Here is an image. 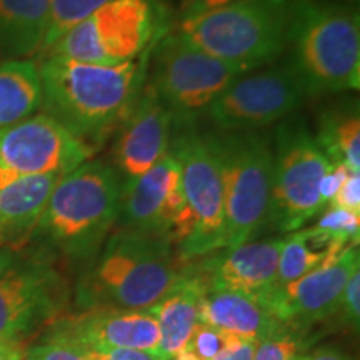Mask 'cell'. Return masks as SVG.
Segmentation results:
<instances>
[{
    "mask_svg": "<svg viewBox=\"0 0 360 360\" xmlns=\"http://www.w3.org/2000/svg\"><path fill=\"white\" fill-rule=\"evenodd\" d=\"M154 47L122 65L84 64L60 56L37 58L40 109L97 150L98 142L119 129L142 94Z\"/></svg>",
    "mask_w": 360,
    "mask_h": 360,
    "instance_id": "6da1fadb",
    "label": "cell"
},
{
    "mask_svg": "<svg viewBox=\"0 0 360 360\" xmlns=\"http://www.w3.org/2000/svg\"><path fill=\"white\" fill-rule=\"evenodd\" d=\"M122 188L114 165L84 162L53 187L30 242L52 257L90 264L114 232Z\"/></svg>",
    "mask_w": 360,
    "mask_h": 360,
    "instance_id": "7a4b0ae2",
    "label": "cell"
},
{
    "mask_svg": "<svg viewBox=\"0 0 360 360\" xmlns=\"http://www.w3.org/2000/svg\"><path fill=\"white\" fill-rule=\"evenodd\" d=\"M174 245L162 237L117 229L77 283L82 310L148 309L160 300L184 270Z\"/></svg>",
    "mask_w": 360,
    "mask_h": 360,
    "instance_id": "3957f363",
    "label": "cell"
},
{
    "mask_svg": "<svg viewBox=\"0 0 360 360\" xmlns=\"http://www.w3.org/2000/svg\"><path fill=\"white\" fill-rule=\"evenodd\" d=\"M290 60L310 97L360 87V20L355 8L299 0L289 8Z\"/></svg>",
    "mask_w": 360,
    "mask_h": 360,
    "instance_id": "277c9868",
    "label": "cell"
},
{
    "mask_svg": "<svg viewBox=\"0 0 360 360\" xmlns=\"http://www.w3.org/2000/svg\"><path fill=\"white\" fill-rule=\"evenodd\" d=\"M177 34L200 51L249 72L277 62L289 45L285 0H238L180 20Z\"/></svg>",
    "mask_w": 360,
    "mask_h": 360,
    "instance_id": "5b68a950",
    "label": "cell"
},
{
    "mask_svg": "<svg viewBox=\"0 0 360 360\" xmlns=\"http://www.w3.org/2000/svg\"><path fill=\"white\" fill-rule=\"evenodd\" d=\"M167 32V12L157 0H112L37 58L60 56L84 64L122 65L146 53Z\"/></svg>",
    "mask_w": 360,
    "mask_h": 360,
    "instance_id": "8992f818",
    "label": "cell"
},
{
    "mask_svg": "<svg viewBox=\"0 0 360 360\" xmlns=\"http://www.w3.org/2000/svg\"><path fill=\"white\" fill-rule=\"evenodd\" d=\"M225 199V247L247 244L269 222L272 143L259 132L212 135Z\"/></svg>",
    "mask_w": 360,
    "mask_h": 360,
    "instance_id": "52a82bcc",
    "label": "cell"
},
{
    "mask_svg": "<svg viewBox=\"0 0 360 360\" xmlns=\"http://www.w3.org/2000/svg\"><path fill=\"white\" fill-rule=\"evenodd\" d=\"M272 193L269 222L277 232H295L322 214L321 182L332 162L304 120H282L272 137Z\"/></svg>",
    "mask_w": 360,
    "mask_h": 360,
    "instance_id": "ba28073f",
    "label": "cell"
},
{
    "mask_svg": "<svg viewBox=\"0 0 360 360\" xmlns=\"http://www.w3.org/2000/svg\"><path fill=\"white\" fill-rule=\"evenodd\" d=\"M170 148L180 165L182 186L191 214V232L177 247L180 260L207 257L225 247V199L220 160L212 135L193 125L174 127Z\"/></svg>",
    "mask_w": 360,
    "mask_h": 360,
    "instance_id": "9c48e42d",
    "label": "cell"
},
{
    "mask_svg": "<svg viewBox=\"0 0 360 360\" xmlns=\"http://www.w3.org/2000/svg\"><path fill=\"white\" fill-rule=\"evenodd\" d=\"M150 85L174 115V127L193 125L244 70L219 60L180 35L165 34L150 56Z\"/></svg>",
    "mask_w": 360,
    "mask_h": 360,
    "instance_id": "30bf717a",
    "label": "cell"
},
{
    "mask_svg": "<svg viewBox=\"0 0 360 360\" xmlns=\"http://www.w3.org/2000/svg\"><path fill=\"white\" fill-rule=\"evenodd\" d=\"M67 300V287L52 255L0 249V339L22 342L56 321Z\"/></svg>",
    "mask_w": 360,
    "mask_h": 360,
    "instance_id": "8fae6325",
    "label": "cell"
},
{
    "mask_svg": "<svg viewBox=\"0 0 360 360\" xmlns=\"http://www.w3.org/2000/svg\"><path fill=\"white\" fill-rule=\"evenodd\" d=\"M309 89L290 57L244 72L207 110L220 132H257L278 124L309 98Z\"/></svg>",
    "mask_w": 360,
    "mask_h": 360,
    "instance_id": "7c38bea8",
    "label": "cell"
},
{
    "mask_svg": "<svg viewBox=\"0 0 360 360\" xmlns=\"http://www.w3.org/2000/svg\"><path fill=\"white\" fill-rule=\"evenodd\" d=\"M94 154L92 147L42 112L0 130V187L13 179L65 175Z\"/></svg>",
    "mask_w": 360,
    "mask_h": 360,
    "instance_id": "4fadbf2b",
    "label": "cell"
},
{
    "mask_svg": "<svg viewBox=\"0 0 360 360\" xmlns=\"http://www.w3.org/2000/svg\"><path fill=\"white\" fill-rule=\"evenodd\" d=\"M119 229L162 237L180 245L191 232V214L184 193L182 172L172 152L152 169L125 184L120 199Z\"/></svg>",
    "mask_w": 360,
    "mask_h": 360,
    "instance_id": "5bb4252c",
    "label": "cell"
},
{
    "mask_svg": "<svg viewBox=\"0 0 360 360\" xmlns=\"http://www.w3.org/2000/svg\"><path fill=\"white\" fill-rule=\"evenodd\" d=\"M360 270L359 245L294 282L270 292L267 302L283 326L300 330L339 312L349 278Z\"/></svg>",
    "mask_w": 360,
    "mask_h": 360,
    "instance_id": "9a60e30c",
    "label": "cell"
},
{
    "mask_svg": "<svg viewBox=\"0 0 360 360\" xmlns=\"http://www.w3.org/2000/svg\"><path fill=\"white\" fill-rule=\"evenodd\" d=\"M174 115L150 85H143L137 102L119 125L115 170L125 184L152 169L169 152Z\"/></svg>",
    "mask_w": 360,
    "mask_h": 360,
    "instance_id": "2e32d148",
    "label": "cell"
},
{
    "mask_svg": "<svg viewBox=\"0 0 360 360\" xmlns=\"http://www.w3.org/2000/svg\"><path fill=\"white\" fill-rule=\"evenodd\" d=\"M51 327L90 350L159 349V326L148 309H89L56 319Z\"/></svg>",
    "mask_w": 360,
    "mask_h": 360,
    "instance_id": "e0dca14e",
    "label": "cell"
},
{
    "mask_svg": "<svg viewBox=\"0 0 360 360\" xmlns=\"http://www.w3.org/2000/svg\"><path fill=\"white\" fill-rule=\"evenodd\" d=\"M283 238L250 240L207 255L197 274L207 289L231 290L267 299L277 285V265Z\"/></svg>",
    "mask_w": 360,
    "mask_h": 360,
    "instance_id": "ac0fdd59",
    "label": "cell"
},
{
    "mask_svg": "<svg viewBox=\"0 0 360 360\" xmlns=\"http://www.w3.org/2000/svg\"><path fill=\"white\" fill-rule=\"evenodd\" d=\"M64 175L13 179L0 187V249H24Z\"/></svg>",
    "mask_w": 360,
    "mask_h": 360,
    "instance_id": "d6986e66",
    "label": "cell"
},
{
    "mask_svg": "<svg viewBox=\"0 0 360 360\" xmlns=\"http://www.w3.org/2000/svg\"><path fill=\"white\" fill-rule=\"evenodd\" d=\"M199 321L220 330L255 340H262L278 328L287 327L278 321L264 297L215 289H205Z\"/></svg>",
    "mask_w": 360,
    "mask_h": 360,
    "instance_id": "ffe728a7",
    "label": "cell"
},
{
    "mask_svg": "<svg viewBox=\"0 0 360 360\" xmlns=\"http://www.w3.org/2000/svg\"><path fill=\"white\" fill-rule=\"evenodd\" d=\"M205 282L193 269L184 270L182 277L170 287L160 300L148 307L159 326V352L170 359L184 349L192 330L199 323L200 302L205 294Z\"/></svg>",
    "mask_w": 360,
    "mask_h": 360,
    "instance_id": "44dd1931",
    "label": "cell"
},
{
    "mask_svg": "<svg viewBox=\"0 0 360 360\" xmlns=\"http://www.w3.org/2000/svg\"><path fill=\"white\" fill-rule=\"evenodd\" d=\"M47 17L49 0H0V62L37 57Z\"/></svg>",
    "mask_w": 360,
    "mask_h": 360,
    "instance_id": "7402d4cb",
    "label": "cell"
},
{
    "mask_svg": "<svg viewBox=\"0 0 360 360\" xmlns=\"http://www.w3.org/2000/svg\"><path fill=\"white\" fill-rule=\"evenodd\" d=\"M349 245L335 240L319 227L299 229L283 238L277 265V285L294 282L330 262Z\"/></svg>",
    "mask_w": 360,
    "mask_h": 360,
    "instance_id": "603a6c76",
    "label": "cell"
},
{
    "mask_svg": "<svg viewBox=\"0 0 360 360\" xmlns=\"http://www.w3.org/2000/svg\"><path fill=\"white\" fill-rule=\"evenodd\" d=\"M42 107L37 62H0V130L35 115Z\"/></svg>",
    "mask_w": 360,
    "mask_h": 360,
    "instance_id": "cb8c5ba5",
    "label": "cell"
},
{
    "mask_svg": "<svg viewBox=\"0 0 360 360\" xmlns=\"http://www.w3.org/2000/svg\"><path fill=\"white\" fill-rule=\"evenodd\" d=\"M315 141L332 164L350 172H360V114L359 103L335 107L323 112Z\"/></svg>",
    "mask_w": 360,
    "mask_h": 360,
    "instance_id": "d4e9b609",
    "label": "cell"
},
{
    "mask_svg": "<svg viewBox=\"0 0 360 360\" xmlns=\"http://www.w3.org/2000/svg\"><path fill=\"white\" fill-rule=\"evenodd\" d=\"M109 2L112 0H49L47 30L37 57L47 52L72 27L80 24L90 13Z\"/></svg>",
    "mask_w": 360,
    "mask_h": 360,
    "instance_id": "484cf974",
    "label": "cell"
},
{
    "mask_svg": "<svg viewBox=\"0 0 360 360\" xmlns=\"http://www.w3.org/2000/svg\"><path fill=\"white\" fill-rule=\"evenodd\" d=\"M24 360H94V355L82 344L49 327L47 334L37 344L25 349Z\"/></svg>",
    "mask_w": 360,
    "mask_h": 360,
    "instance_id": "4316f807",
    "label": "cell"
},
{
    "mask_svg": "<svg viewBox=\"0 0 360 360\" xmlns=\"http://www.w3.org/2000/svg\"><path fill=\"white\" fill-rule=\"evenodd\" d=\"M302 349L304 344L299 332L290 327H282L259 340L252 360H299Z\"/></svg>",
    "mask_w": 360,
    "mask_h": 360,
    "instance_id": "83f0119b",
    "label": "cell"
},
{
    "mask_svg": "<svg viewBox=\"0 0 360 360\" xmlns=\"http://www.w3.org/2000/svg\"><path fill=\"white\" fill-rule=\"evenodd\" d=\"M233 335L236 334L199 322L192 330L184 349L188 350L197 360H214L231 344Z\"/></svg>",
    "mask_w": 360,
    "mask_h": 360,
    "instance_id": "f1b7e54d",
    "label": "cell"
},
{
    "mask_svg": "<svg viewBox=\"0 0 360 360\" xmlns=\"http://www.w3.org/2000/svg\"><path fill=\"white\" fill-rule=\"evenodd\" d=\"M315 227L330 233L335 240L342 242V244L359 245L360 214L335 209V207H326Z\"/></svg>",
    "mask_w": 360,
    "mask_h": 360,
    "instance_id": "f546056e",
    "label": "cell"
},
{
    "mask_svg": "<svg viewBox=\"0 0 360 360\" xmlns=\"http://www.w3.org/2000/svg\"><path fill=\"white\" fill-rule=\"evenodd\" d=\"M339 312L354 330H359L360 323V270L349 278L347 285H345L344 294H342L340 309Z\"/></svg>",
    "mask_w": 360,
    "mask_h": 360,
    "instance_id": "4dcf8cb0",
    "label": "cell"
},
{
    "mask_svg": "<svg viewBox=\"0 0 360 360\" xmlns=\"http://www.w3.org/2000/svg\"><path fill=\"white\" fill-rule=\"evenodd\" d=\"M327 207L360 214V172H349Z\"/></svg>",
    "mask_w": 360,
    "mask_h": 360,
    "instance_id": "1f68e13d",
    "label": "cell"
},
{
    "mask_svg": "<svg viewBox=\"0 0 360 360\" xmlns=\"http://www.w3.org/2000/svg\"><path fill=\"white\" fill-rule=\"evenodd\" d=\"M259 340L247 339V337L233 335L231 344L225 347L214 360H252Z\"/></svg>",
    "mask_w": 360,
    "mask_h": 360,
    "instance_id": "d6a6232c",
    "label": "cell"
},
{
    "mask_svg": "<svg viewBox=\"0 0 360 360\" xmlns=\"http://www.w3.org/2000/svg\"><path fill=\"white\" fill-rule=\"evenodd\" d=\"M349 172L350 170L347 167H344V165L334 164L332 165V169L323 175L321 187H319V192H321L322 202L326 204V207L330 204L332 199H334L337 191L340 188L342 182H344V179L347 177Z\"/></svg>",
    "mask_w": 360,
    "mask_h": 360,
    "instance_id": "836d02e7",
    "label": "cell"
},
{
    "mask_svg": "<svg viewBox=\"0 0 360 360\" xmlns=\"http://www.w3.org/2000/svg\"><path fill=\"white\" fill-rule=\"evenodd\" d=\"M103 360H167L154 350H139V349H105L94 350Z\"/></svg>",
    "mask_w": 360,
    "mask_h": 360,
    "instance_id": "e575fe53",
    "label": "cell"
},
{
    "mask_svg": "<svg viewBox=\"0 0 360 360\" xmlns=\"http://www.w3.org/2000/svg\"><path fill=\"white\" fill-rule=\"evenodd\" d=\"M233 2H238V0H180V13H182V19H186V17L217 11Z\"/></svg>",
    "mask_w": 360,
    "mask_h": 360,
    "instance_id": "d590c367",
    "label": "cell"
},
{
    "mask_svg": "<svg viewBox=\"0 0 360 360\" xmlns=\"http://www.w3.org/2000/svg\"><path fill=\"white\" fill-rule=\"evenodd\" d=\"M25 349L22 342L0 339V360H24Z\"/></svg>",
    "mask_w": 360,
    "mask_h": 360,
    "instance_id": "8d00e7d4",
    "label": "cell"
},
{
    "mask_svg": "<svg viewBox=\"0 0 360 360\" xmlns=\"http://www.w3.org/2000/svg\"><path fill=\"white\" fill-rule=\"evenodd\" d=\"M299 360H352V359L337 347H321V349H315L314 352L304 355V357H300Z\"/></svg>",
    "mask_w": 360,
    "mask_h": 360,
    "instance_id": "74e56055",
    "label": "cell"
},
{
    "mask_svg": "<svg viewBox=\"0 0 360 360\" xmlns=\"http://www.w3.org/2000/svg\"><path fill=\"white\" fill-rule=\"evenodd\" d=\"M92 355H94V360H103L101 355H98L97 352H94V350H92Z\"/></svg>",
    "mask_w": 360,
    "mask_h": 360,
    "instance_id": "f35d334b",
    "label": "cell"
}]
</instances>
